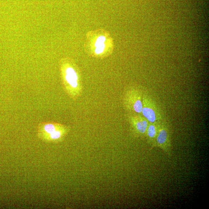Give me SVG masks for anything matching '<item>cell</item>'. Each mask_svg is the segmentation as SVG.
I'll list each match as a JSON object with an SVG mask.
<instances>
[{
	"mask_svg": "<svg viewBox=\"0 0 209 209\" xmlns=\"http://www.w3.org/2000/svg\"><path fill=\"white\" fill-rule=\"evenodd\" d=\"M115 47L111 33L104 29L88 31L83 46L84 51L90 57L104 59L110 57Z\"/></svg>",
	"mask_w": 209,
	"mask_h": 209,
	"instance_id": "cell-1",
	"label": "cell"
},
{
	"mask_svg": "<svg viewBox=\"0 0 209 209\" xmlns=\"http://www.w3.org/2000/svg\"><path fill=\"white\" fill-rule=\"evenodd\" d=\"M59 66L63 90L70 98L77 100L81 97L83 91L81 70L74 60L69 58L62 59Z\"/></svg>",
	"mask_w": 209,
	"mask_h": 209,
	"instance_id": "cell-2",
	"label": "cell"
},
{
	"mask_svg": "<svg viewBox=\"0 0 209 209\" xmlns=\"http://www.w3.org/2000/svg\"><path fill=\"white\" fill-rule=\"evenodd\" d=\"M142 95L139 90L132 88L125 93L123 100L124 108L127 111L135 114L142 113Z\"/></svg>",
	"mask_w": 209,
	"mask_h": 209,
	"instance_id": "cell-3",
	"label": "cell"
},
{
	"mask_svg": "<svg viewBox=\"0 0 209 209\" xmlns=\"http://www.w3.org/2000/svg\"><path fill=\"white\" fill-rule=\"evenodd\" d=\"M159 148L166 155H172V142L170 131L167 124L164 121L161 122L159 133L157 137L154 148Z\"/></svg>",
	"mask_w": 209,
	"mask_h": 209,
	"instance_id": "cell-4",
	"label": "cell"
},
{
	"mask_svg": "<svg viewBox=\"0 0 209 209\" xmlns=\"http://www.w3.org/2000/svg\"><path fill=\"white\" fill-rule=\"evenodd\" d=\"M142 115L148 122H159L162 121V116L152 99L147 95H142Z\"/></svg>",
	"mask_w": 209,
	"mask_h": 209,
	"instance_id": "cell-5",
	"label": "cell"
},
{
	"mask_svg": "<svg viewBox=\"0 0 209 209\" xmlns=\"http://www.w3.org/2000/svg\"><path fill=\"white\" fill-rule=\"evenodd\" d=\"M128 120L132 132L135 136H145L149 122L143 116L138 114H131L128 116Z\"/></svg>",
	"mask_w": 209,
	"mask_h": 209,
	"instance_id": "cell-6",
	"label": "cell"
},
{
	"mask_svg": "<svg viewBox=\"0 0 209 209\" xmlns=\"http://www.w3.org/2000/svg\"><path fill=\"white\" fill-rule=\"evenodd\" d=\"M65 125L53 122H42L37 127V133L38 137L43 140L48 135L54 131L63 128Z\"/></svg>",
	"mask_w": 209,
	"mask_h": 209,
	"instance_id": "cell-7",
	"label": "cell"
},
{
	"mask_svg": "<svg viewBox=\"0 0 209 209\" xmlns=\"http://www.w3.org/2000/svg\"><path fill=\"white\" fill-rule=\"evenodd\" d=\"M161 122L148 123L145 136L146 137L148 144L151 147V149L154 148Z\"/></svg>",
	"mask_w": 209,
	"mask_h": 209,
	"instance_id": "cell-8",
	"label": "cell"
},
{
	"mask_svg": "<svg viewBox=\"0 0 209 209\" xmlns=\"http://www.w3.org/2000/svg\"><path fill=\"white\" fill-rule=\"evenodd\" d=\"M70 127L65 125L63 128L58 129L48 135L43 141L54 143L61 142L70 132Z\"/></svg>",
	"mask_w": 209,
	"mask_h": 209,
	"instance_id": "cell-9",
	"label": "cell"
}]
</instances>
